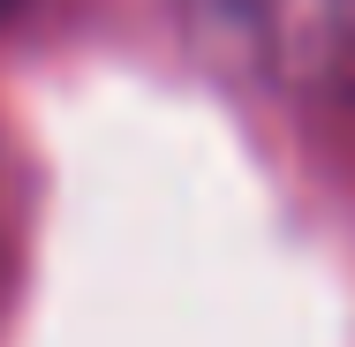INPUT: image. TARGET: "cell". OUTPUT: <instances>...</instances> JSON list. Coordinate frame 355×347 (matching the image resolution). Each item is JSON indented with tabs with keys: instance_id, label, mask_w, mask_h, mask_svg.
I'll use <instances>...</instances> for the list:
<instances>
[{
	"instance_id": "cell-1",
	"label": "cell",
	"mask_w": 355,
	"mask_h": 347,
	"mask_svg": "<svg viewBox=\"0 0 355 347\" xmlns=\"http://www.w3.org/2000/svg\"><path fill=\"white\" fill-rule=\"evenodd\" d=\"M182 30L242 83L355 98V0H182Z\"/></svg>"
},
{
	"instance_id": "cell-2",
	"label": "cell",
	"mask_w": 355,
	"mask_h": 347,
	"mask_svg": "<svg viewBox=\"0 0 355 347\" xmlns=\"http://www.w3.org/2000/svg\"><path fill=\"white\" fill-rule=\"evenodd\" d=\"M15 8H23V0H0V23H8V15H15Z\"/></svg>"
}]
</instances>
